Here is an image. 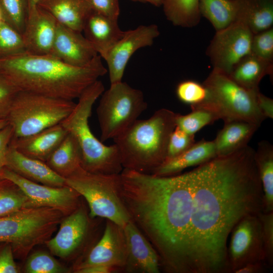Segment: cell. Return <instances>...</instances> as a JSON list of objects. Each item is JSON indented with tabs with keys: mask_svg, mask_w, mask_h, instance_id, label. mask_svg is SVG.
<instances>
[{
	"mask_svg": "<svg viewBox=\"0 0 273 273\" xmlns=\"http://www.w3.org/2000/svg\"><path fill=\"white\" fill-rule=\"evenodd\" d=\"M50 55L70 65L83 67L98 55L93 44L81 32L59 23Z\"/></svg>",
	"mask_w": 273,
	"mask_h": 273,
	"instance_id": "cell-19",
	"label": "cell"
},
{
	"mask_svg": "<svg viewBox=\"0 0 273 273\" xmlns=\"http://www.w3.org/2000/svg\"><path fill=\"white\" fill-rule=\"evenodd\" d=\"M201 16L207 19L216 31L237 20L238 8L234 0H199Z\"/></svg>",
	"mask_w": 273,
	"mask_h": 273,
	"instance_id": "cell-30",
	"label": "cell"
},
{
	"mask_svg": "<svg viewBox=\"0 0 273 273\" xmlns=\"http://www.w3.org/2000/svg\"><path fill=\"white\" fill-rule=\"evenodd\" d=\"M0 177L17 185L34 206L52 207L65 216L74 211L81 202V196L67 185L58 187L39 184L20 176L7 167L1 172Z\"/></svg>",
	"mask_w": 273,
	"mask_h": 273,
	"instance_id": "cell-12",
	"label": "cell"
},
{
	"mask_svg": "<svg viewBox=\"0 0 273 273\" xmlns=\"http://www.w3.org/2000/svg\"><path fill=\"white\" fill-rule=\"evenodd\" d=\"M211 111L203 108L192 109V112L186 115L177 114L176 126L190 135H194L205 126L218 120Z\"/></svg>",
	"mask_w": 273,
	"mask_h": 273,
	"instance_id": "cell-34",
	"label": "cell"
},
{
	"mask_svg": "<svg viewBox=\"0 0 273 273\" xmlns=\"http://www.w3.org/2000/svg\"><path fill=\"white\" fill-rule=\"evenodd\" d=\"M13 134L10 124L0 130V173L6 167L8 150Z\"/></svg>",
	"mask_w": 273,
	"mask_h": 273,
	"instance_id": "cell-44",
	"label": "cell"
},
{
	"mask_svg": "<svg viewBox=\"0 0 273 273\" xmlns=\"http://www.w3.org/2000/svg\"><path fill=\"white\" fill-rule=\"evenodd\" d=\"M9 124V122L7 119L0 120V130L6 127Z\"/></svg>",
	"mask_w": 273,
	"mask_h": 273,
	"instance_id": "cell-50",
	"label": "cell"
},
{
	"mask_svg": "<svg viewBox=\"0 0 273 273\" xmlns=\"http://www.w3.org/2000/svg\"><path fill=\"white\" fill-rule=\"evenodd\" d=\"M176 94L179 101L192 106L205 100L207 90L203 83L193 80H186L178 84Z\"/></svg>",
	"mask_w": 273,
	"mask_h": 273,
	"instance_id": "cell-37",
	"label": "cell"
},
{
	"mask_svg": "<svg viewBox=\"0 0 273 273\" xmlns=\"http://www.w3.org/2000/svg\"><path fill=\"white\" fill-rule=\"evenodd\" d=\"M0 71L20 91L72 101L108 72L99 55L77 67L51 55L27 53L0 59Z\"/></svg>",
	"mask_w": 273,
	"mask_h": 273,
	"instance_id": "cell-3",
	"label": "cell"
},
{
	"mask_svg": "<svg viewBox=\"0 0 273 273\" xmlns=\"http://www.w3.org/2000/svg\"><path fill=\"white\" fill-rule=\"evenodd\" d=\"M102 95L97 114L103 142L124 132L146 109L147 103L141 90L122 81L111 84Z\"/></svg>",
	"mask_w": 273,
	"mask_h": 273,
	"instance_id": "cell-10",
	"label": "cell"
},
{
	"mask_svg": "<svg viewBox=\"0 0 273 273\" xmlns=\"http://www.w3.org/2000/svg\"><path fill=\"white\" fill-rule=\"evenodd\" d=\"M254 154L247 146L189 171L186 273H231L227 243L233 228L244 217L263 212Z\"/></svg>",
	"mask_w": 273,
	"mask_h": 273,
	"instance_id": "cell-1",
	"label": "cell"
},
{
	"mask_svg": "<svg viewBox=\"0 0 273 273\" xmlns=\"http://www.w3.org/2000/svg\"><path fill=\"white\" fill-rule=\"evenodd\" d=\"M273 62L263 60L250 54L242 58L228 74L241 86L252 91H258L259 84L266 75H272Z\"/></svg>",
	"mask_w": 273,
	"mask_h": 273,
	"instance_id": "cell-26",
	"label": "cell"
},
{
	"mask_svg": "<svg viewBox=\"0 0 273 273\" xmlns=\"http://www.w3.org/2000/svg\"><path fill=\"white\" fill-rule=\"evenodd\" d=\"M91 218L82 203L74 211L65 216L56 235L45 243L51 254L67 259L79 252L88 239Z\"/></svg>",
	"mask_w": 273,
	"mask_h": 273,
	"instance_id": "cell-15",
	"label": "cell"
},
{
	"mask_svg": "<svg viewBox=\"0 0 273 273\" xmlns=\"http://www.w3.org/2000/svg\"><path fill=\"white\" fill-rule=\"evenodd\" d=\"M64 216L52 207H30L1 217L0 242L10 244L15 258L24 260L52 238Z\"/></svg>",
	"mask_w": 273,
	"mask_h": 273,
	"instance_id": "cell-6",
	"label": "cell"
},
{
	"mask_svg": "<svg viewBox=\"0 0 273 273\" xmlns=\"http://www.w3.org/2000/svg\"><path fill=\"white\" fill-rule=\"evenodd\" d=\"M264 260L270 269L273 267V211L259 214Z\"/></svg>",
	"mask_w": 273,
	"mask_h": 273,
	"instance_id": "cell-39",
	"label": "cell"
},
{
	"mask_svg": "<svg viewBox=\"0 0 273 273\" xmlns=\"http://www.w3.org/2000/svg\"><path fill=\"white\" fill-rule=\"evenodd\" d=\"M0 11L3 20L22 34L28 8L26 0H0Z\"/></svg>",
	"mask_w": 273,
	"mask_h": 273,
	"instance_id": "cell-35",
	"label": "cell"
},
{
	"mask_svg": "<svg viewBox=\"0 0 273 273\" xmlns=\"http://www.w3.org/2000/svg\"><path fill=\"white\" fill-rule=\"evenodd\" d=\"M120 271L116 267L106 265H94L85 267L74 271L76 273H112Z\"/></svg>",
	"mask_w": 273,
	"mask_h": 273,
	"instance_id": "cell-47",
	"label": "cell"
},
{
	"mask_svg": "<svg viewBox=\"0 0 273 273\" xmlns=\"http://www.w3.org/2000/svg\"><path fill=\"white\" fill-rule=\"evenodd\" d=\"M82 31L98 54L105 59L110 50L122 37L124 31L120 28L118 19L93 11L86 18Z\"/></svg>",
	"mask_w": 273,
	"mask_h": 273,
	"instance_id": "cell-21",
	"label": "cell"
},
{
	"mask_svg": "<svg viewBox=\"0 0 273 273\" xmlns=\"http://www.w3.org/2000/svg\"><path fill=\"white\" fill-rule=\"evenodd\" d=\"M67 133L59 123L29 135L13 137L11 142L21 153L46 162Z\"/></svg>",
	"mask_w": 273,
	"mask_h": 273,
	"instance_id": "cell-22",
	"label": "cell"
},
{
	"mask_svg": "<svg viewBox=\"0 0 273 273\" xmlns=\"http://www.w3.org/2000/svg\"><path fill=\"white\" fill-rule=\"evenodd\" d=\"M199 0H163L166 19L176 26L192 27L200 22Z\"/></svg>",
	"mask_w": 273,
	"mask_h": 273,
	"instance_id": "cell-31",
	"label": "cell"
},
{
	"mask_svg": "<svg viewBox=\"0 0 273 273\" xmlns=\"http://www.w3.org/2000/svg\"><path fill=\"white\" fill-rule=\"evenodd\" d=\"M37 6L58 23L81 32L86 18L93 11L87 0H39Z\"/></svg>",
	"mask_w": 273,
	"mask_h": 273,
	"instance_id": "cell-24",
	"label": "cell"
},
{
	"mask_svg": "<svg viewBox=\"0 0 273 273\" xmlns=\"http://www.w3.org/2000/svg\"><path fill=\"white\" fill-rule=\"evenodd\" d=\"M253 36L248 27L239 21L216 31L206 50L213 69L229 74L237 63L251 54Z\"/></svg>",
	"mask_w": 273,
	"mask_h": 273,
	"instance_id": "cell-11",
	"label": "cell"
},
{
	"mask_svg": "<svg viewBox=\"0 0 273 273\" xmlns=\"http://www.w3.org/2000/svg\"><path fill=\"white\" fill-rule=\"evenodd\" d=\"M127 245L124 271L128 273H159V255L149 240L130 220L123 226Z\"/></svg>",
	"mask_w": 273,
	"mask_h": 273,
	"instance_id": "cell-18",
	"label": "cell"
},
{
	"mask_svg": "<svg viewBox=\"0 0 273 273\" xmlns=\"http://www.w3.org/2000/svg\"><path fill=\"white\" fill-rule=\"evenodd\" d=\"M251 54L273 62V28L253 34Z\"/></svg>",
	"mask_w": 273,
	"mask_h": 273,
	"instance_id": "cell-38",
	"label": "cell"
},
{
	"mask_svg": "<svg viewBox=\"0 0 273 273\" xmlns=\"http://www.w3.org/2000/svg\"><path fill=\"white\" fill-rule=\"evenodd\" d=\"M30 207L35 206L17 185L0 177V217Z\"/></svg>",
	"mask_w": 273,
	"mask_h": 273,
	"instance_id": "cell-32",
	"label": "cell"
},
{
	"mask_svg": "<svg viewBox=\"0 0 273 273\" xmlns=\"http://www.w3.org/2000/svg\"><path fill=\"white\" fill-rule=\"evenodd\" d=\"M269 269L264 261H258L248 263L240 268L237 269L234 273H263Z\"/></svg>",
	"mask_w": 273,
	"mask_h": 273,
	"instance_id": "cell-46",
	"label": "cell"
},
{
	"mask_svg": "<svg viewBox=\"0 0 273 273\" xmlns=\"http://www.w3.org/2000/svg\"><path fill=\"white\" fill-rule=\"evenodd\" d=\"M26 53L22 35L2 20L0 24V59Z\"/></svg>",
	"mask_w": 273,
	"mask_h": 273,
	"instance_id": "cell-36",
	"label": "cell"
},
{
	"mask_svg": "<svg viewBox=\"0 0 273 273\" xmlns=\"http://www.w3.org/2000/svg\"><path fill=\"white\" fill-rule=\"evenodd\" d=\"M92 9L105 16L118 19L120 14L118 0H87Z\"/></svg>",
	"mask_w": 273,
	"mask_h": 273,
	"instance_id": "cell-43",
	"label": "cell"
},
{
	"mask_svg": "<svg viewBox=\"0 0 273 273\" xmlns=\"http://www.w3.org/2000/svg\"><path fill=\"white\" fill-rule=\"evenodd\" d=\"M119 194L130 220L157 251L161 269L184 273L192 198L190 171L160 176L124 168Z\"/></svg>",
	"mask_w": 273,
	"mask_h": 273,
	"instance_id": "cell-2",
	"label": "cell"
},
{
	"mask_svg": "<svg viewBox=\"0 0 273 273\" xmlns=\"http://www.w3.org/2000/svg\"><path fill=\"white\" fill-rule=\"evenodd\" d=\"M104 92L102 82L96 80L82 92L72 111L60 123L77 141L83 169L94 173L118 174L123 168L117 146L103 144L94 135L88 124L93 105Z\"/></svg>",
	"mask_w": 273,
	"mask_h": 273,
	"instance_id": "cell-5",
	"label": "cell"
},
{
	"mask_svg": "<svg viewBox=\"0 0 273 273\" xmlns=\"http://www.w3.org/2000/svg\"><path fill=\"white\" fill-rule=\"evenodd\" d=\"M216 157L213 141L201 140L179 155L166 159L151 174L160 176L176 175L186 168L199 165Z\"/></svg>",
	"mask_w": 273,
	"mask_h": 273,
	"instance_id": "cell-23",
	"label": "cell"
},
{
	"mask_svg": "<svg viewBox=\"0 0 273 273\" xmlns=\"http://www.w3.org/2000/svg\"><path fill=\"white\" fill-rule=\"evenodd\" d=\"M257 103L258 108L266 119L273 118V100L258 92L257 94Z\"/></svg>",
	"mask_w": 273,
	"mask_h": 273,
	"instance_id": "cell-45",
	"label": "cell"
},
{
	"mask_svg": "<svg viewBox=\"0 0 273 273\" xmlns=\"http://www.w3.org/2000/svg\"><path fill=\"white\" fill-rule=\"evenodd\" d=\"M46 163L65 178L81 166V153L75 138L68 132Z\"/></svg>",
	"mask_w": 273,
	"mask_h": 273,
	"instance_id": "cell-28",
	"label": "cell"
},
{
	"mask_svg": "<svg viewBox=\"0 0 273 273\" xmlns=\"http://www.w3.org/2000/svg\"><path fill=\"white\" fill-rule=\"evenodd\" d=\"M28 5V10L36 6L39 0H26Z\"/></svg>",
	"mask_w": 273,
	"mask_h": 273,
	"instance_id": "cell-49",
	"label": "cell"
},
{
	"mask_svg": "<svg viewBox=\"0 0 273 273\" xmlns=\"http://www.w3.org/2000/svg\"><path fill=\"white\" fill-rule=\"evenodd\" d=\"M69 271L52 255L43 251L29 254L24 265L26 273H65Z\"/></svg>",
	"mask_w": 273,
	"mask_h": 273,
	"instance_id": "cell-33",
	"label": "cell"
},
{
	"mask_svg": "<svg viewBox=\"0 0 273 273\" xmlns=\"http://www.w3.org/2000/svg\"><path fill=\"white\" fill-rule=\"evenodd\" d=\"M207 90L205 100L191 109L203 108L213 112L224 122L243 120L259 126L265 119L257 103L259 90L247 89L228 74L213 69L203 83Z\"/></svg>",
	"mask_w": 273,
	"mask_h": 273,
	"instance_id": "cell-7",
	"label": "cell"
},
{
	"mask_svg": "<svg viewBox=\"0 0 273 273\" xmlns=\"http://www.w3.org/2000/svg\"><path fill=\"white\" fill-rule=\"evenodd\" d=\"M75 105L72 100L19 91L7 118L13 137L29 135L60 123Z\"/></svg>",
	"mask_w": 273,
	"mask_h": 273,
	"instance_id": "cell-9",
	"label": "cell"
},
{
	"mask_svg": "<svg viewBox=\"0 0 273 273\" xmlns=\"http://www.w3.org/2000/svg\"><path fill=\"white\" fill-rule=\"evenodd\" d=\"M259 126L243 120L224 122L213 141L217 157L230 155L247 146Z\"/></svg>",
	"mask_w": 273,
	"mask_h": 273,
	"instance_id": "cell-25",
	"label": "cell"
},
{
	"mask_svg": "<svg viewBox=\"0 0 273 273\" xmlns=\"http://www.w3.org/2000/svg\"><path fill=\"white\" fill-rule=\"evenodd\" d=\"M99 240L90 249L83 258L73 267L79 269L94 265H106L124 271L127 258V245L123 227L108 219Z\"/></svg>",
	"mask_w": 273,
	"mask_h": 273,
	"instance_id": "cell-14",
	"label": "cell"
},
{
	"mask_svg": "<svg viewBox=\"0 0 273 273\" xmlns=\"http://www.w3.org/2000/svg\"><path fill=\"white\" fill-rule=\"evenodd\" d=\"M254 159L263 192V212L273 211V147L261 141L255 151Z\"/></svg>",
	"mask_w": 273,
	"mask_h": 273,
	"instance_id": "cell-29",
	"label": "cell"
},
{
	"mask_svg": "<svg viewBox=\"0 0 273 273\" xmlns=\"http://www.w3.org/2000/svg\"><path fill=\"white\" fill-rule=\"evenodd\" d=\"M237 6L236 21H239L253 34L272 27L273 0H234Z\"/></svg>",
	"mask_w": 273,
	"mask_h": 273,
	"instance_id": "cell-27",
	"label": "cell"
},
{
	"mask_svg": "<svg viewBox=\"0 0 273 273\" xmlns=\"http://www.w3.org/2000/svg\"><path fill=\"white\" fill-rule=\"evenodd\" d=\"M134 2H142L149 3L155 7L162 6L163 0H129Z\"/></svg>",
	"mask_w": 273,
	"mask_h": 273,
	"instance_id": "cell-48",
	"label": "cell"
},
{
	"mask_svg": "<svg viewBox=\"0 0 273 273\" xmlns=\"http://www.w3.org/2000/svg\"><path fill=\"white\" fill-rule=\"evenodd\" d=\"M65 180L85 200L91 218L108 219L122 227L130 220L119 194L120 173L91 172L80 166Z\"/></svg>",
	"mask_w": 273,
	"mask_h": 273,
	"instance_id": "cell-8",
	"label": "cell"
},
{
	"mask_svg": "<svg viewBox=\"0 0 273 273\" xmlns=\"http://www.w3.org/2000/svg\"><path fill=\"white\" fill-rule=\"evenodd\" d=\"M194 138L195 135L187 133L176 126L169 139L166 159L175 157L189 148L195 143Z\"/></svg>",
	"mask_w": 273,
	"mask_h": 273,
	"instance_id": "cell-40",
	"label": "cell"
},
{
	"mask_svg": "<svg viewBox=\"0 0 273 273\" xmlns=\"http://www.w3.org/2000/svg\"><path fill=\"white\" fill-rule=\"evenodd\" d=\"M159 34L158 26L154 24L140 25L135 29L124 31L122 37L104 59L107 64L111 84L122 81L131 57L139 49L151 46Z\"/></svg>",
	"mask_w": 273,
	"mask_h": 273,
	"instance_id": "cell-16",
	"label": "cell"
},
{
	"mask_svg": "<svg viewBox=\"0 0 273 273\" xmlns=\"http://www.w3.org/2000/svg\"><path fill=\"white\" fill-rule=\"evenodd\" d=\"M15 258L11 244L0 242V273L20 272Z\"/></svg>",
	"mask_w": 273,
	"mask_h": 273,
	"instance_id": "cell-42",
	"label": "cell"
},
{
	"mask_svg": "<svg viewBox=\"0 0 273 273\" xmlns=\"http://www.w3.org/2000/svg\"><path fill=\"white\" fill-rule=\"evenodd\" d=\"M177 114L165 108L147 119L136 120L113 139L123 168L151 174L166 159Z\"/></svg>",
	"mask_w": 273,
	"mask_h": 273,
	"instance_id": "cell-4",
	"label": "cell"
},
{
	"mask_svg": "<svg viewBox=\"0 0 273 273\" xmlns=\"http://www.w3.org/2000/svg\"><path fill=\"white\" fill-rule=\"evenodd\" d=\"M2 20H3L2 19L1 13V11H0V24H1V22L2 21Z\"/></svg>",
	"mask_w": 273,
	"mask_h": 273,
	"instance_id": "cell-51",
	"label": "cell"
},
{
	"mask_svg": "<svg viewBox=\"0 0 273 273\" xmlns=\"http://www.w3.org/2000/svg\"><path fill=\"white\" fill-rule=\"evenodd\" d=\"M58 22L37 5L28 10L22 34L26 53L50 55L55 40Z\"/></svg>",
	"mask_w": 273,
	"mask_h": 273,
	"instance_id": "cell-17",
	"label": "cell"
},
{
	"mask_svg": "<svg viewBox=\"0 0 273 273\" xmlns=\"http://www.w3.org/2000/svg\"><path fill=\"white\" fill-rule=\"evenodd\" d=\"M258 215L250 214L244 217L231 233L228 255L231 273L248 263L265 261Z\"/></svg>",
	"mask_w": 273,
	"mask_h": 273,
	"instance_id": "cell-13",
	"label": "cell"
},
{
	"mask_svg": "<svg viewBox=\"0 0 273 273\" xmlns=\"http://www.w3.org/2000/svg\"><path fill=\"white\" fill-rule=\"evenodd\" d=\"M19 91L0 71V120L7 119L13 101Z\"/></svg>",
	"mask_w": 273,
	"mask_h": 273,
	"instance_id": "cell-41",
	"label": "cell"
},
{
	"mask_svg": "<svg viewBox=\"0 0 273 273\" xmlns=\"http://www.w3.org/2000/svg\"><path fill=\"white\" fill-rule=\"evenodd\" d=\"M6 167L31 181L52 187H63L65 178L52 169L42 161L33 158L18 151L11 142L7 155Z\"/></svg>",
	"mask_w": 273,
	"mask_h": 273,
	"instance_id": "cell-20",
	"label": "cell"
}]
</instances>
